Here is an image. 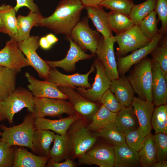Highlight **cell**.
<instances>
[{"label":"cell","instance_id":"45","mask_svg":"<svg viewBox=\"0 0 167 167\" xmlns=\"http://www.w3.org/2000/svg\"><path fill=\"white\" fill-rule=\"evenodd\" d=\"M157 161L166 160L167 157V134L159 133L154 135Z\"/></svg>","mask_w":167,"mask_h":167},{"label":"cell","instance_id":"34","mask_svg":"<svg viewBox=\"0 0 167 167\" xmlns=\"http://www.w3.org/2000/svg\"><path fill=\"white\" fill-rule=\"evenodd\" d=\"M108 14L110 28L116 35L126 31L135 25L128 15L113 11Z\"/></svg>","mask_w":167,"mask_h":167},{"label":"cell","instance_id":"1","mask_svg":"<svg viewBox=\"0 0 167 167\" xmlns=\"http://www.w3.org/2000/svg\"><path fill=\"white\" fill-rule=\"evenodd\" d=\"M84 8L79 0H61L53 14L41 19L35 26L46 28L56 34L65 35L66 38L80 21Z\"/></svg>","mask_w":167,"mask_h":167},{"label":"cell","instance_id":"18","mask_svg":"<svg viewBox=\"0 0 167 167\" xmlns=\"http://www.w3.org/2000/svg\"><path fill=\"white\" fill-rule=\"evenodd\" d=\"M24 75L29 83L28 88L34 97L68 99L67 97L61 92L58 87L54 84L45 80H38L28 72L25 73Z\"/></svg>","mask_w":167,"mask_h":167},{"label":"cell","instance_id":"11","mask_svg":"<svg viewBox=\"0 0 167 167\" xmlns=\"http://www.w3.org/2000/svg\"><path fill=\"white\" fill-rule=\"evenodd\" d=\"M115 159L113 146L96 143L78 159L80 165H96L100 167H113Z\"/></svg>","mask_w":167,"mask_h":167},{"label":"cell","instance_id":"51","mask_svg":"<svg viewBox=\"0 0 167 167\" xmlns=\"http://www.w3.org/2000/svg\"><path fill=\"white\" fill-rule=\"evenodd\" d=\"M167 161L166 160L157 161L152 166V167H167Z\"/></svg>","mask_w":167,"mask_h":167},{"label":"cell","instance_id":"32","mask_svg":"<svg viewBox=\"0 0 167 167\" xmlns=\"http://www.w3.org/2000/svg\"><path fill=\"white\" fill-rule=\"evenodd\" d=\"M54 143L50 149V158L57 162L62 161L69 157V143L66 135L55 134Z\"/></svg>","mask_w":167,"mask_h":167},{"label":"cell","instance_id":"33","mask_svg":"<svg viewBox=\"0 0 167 167\" xmlns=\"http://www.w3.org/2000/svg\"><path fill=\"white\" fill-rule=\"evenodd\" d=\"M93 133L98 139L99 138L103 139L113 146L126 143L125 134L118 130L114 122L110 123Z\"/></svg>","mask_w":167,"mask_h":167},{"label":"cell","instance_id":"2","mask_svg":"<svg viewBox=\"0 0 167 167\" xmlns=\"http://www.w3.org/2000/svg\"><path fill=\"white\" fill-rule=\"evenodd\" d=\"M35 118L34 113L29 112L24 118L22 122L18 125L8 127L1 125L0 128L2 132L0 141L9 146L27 147L37 153L32 144L33 135L36 130Z\"/></svg>","mask_w":167,"mask_h":167},{"label":"cell","instance_id":"22","mask_svg":"<svg viewBox=\"0 0 167 167\" xmlns=\"http://www.w3.org/2000/svg\"><path fill=\"white\" fill-rule=\"evenodd\" d=\"M117 100L124 107L131 106L135 93L125 75L111 80L109 88Z\"/></svg>","mask_w":167,"mask_h":167},{"label":"cell","instance_id":"13","mask_svg":"<svg viewBox=\"0 0 167 167\" xmlns=\"http://www.w3.org/2000/svg\"><path fill=\"white\" fill-rule=\"evenodd\" d=\"M93 63L90 70L86 74L75 73L66 75L61 73L56 68H50L48 78L45 80L54 84L57 86L68 87L75 89L77 87H82L89 89L91 86L88 78L92 72L95 71Z\"/></svg>","mask_w":167,"mask_h":167},{"label":"cell","instance_id":"17","mask_svg":"<svg viewBox=\"0 0 167 167\" xmlns=\"http://www.w3.org/2000/svg\"><path fill=\"white\" fill-rule=\"evenodd\" d=\"M66 39L70 42V48L66 57L59 61H46L50 68L59 67L67 72H73L76 69L75 64L77 62L95 57L92 54H86L69 37Z\"/></svg>","mask_w":167,"mask_h":167},{"label":"cell","instance_id":"24","mask_svg":"<svg viewBox=\"0 0 167 167\" xmlns=\"http://www.w3.org/2000/svg\"><path fill=\"white\" fill-rule=\"evenodd\" d=\"M103 7L100 5L86 6L84 8L87 11L88 17L92 20L97 31L106 38L113 35L109 24L108 14Z\"/></svg>","mask_w":167,"mask_h":167},{"label":"cell","instance_id":"31","mask_svg":"<svg viewBox=\"0 0 167 167\" xmlns=\"http://www.w3.org/2000/svg\"><path fill=\"white\" fill-rule=\"evenodd\" d=\"M17 74L6 67L0 66V100L8 96L16 89Z\"/></svg>","mask_w":167,"mask_h":167},{"label":"cell","instance_id":"19","mask_svg":"<svg viewBox=\"0 0 167 167\" xmlns=\"http://www.w3.org/2000/svg\"><path fill=\"white\" fill-rule=\"evenodd\" d=\"M131 105L138 120L139 126L146 136L151 133L152 127L151 121L154 104L134 96Z\"/></svg>","mask_w":167,"mask_h":167},{"label":"cell","instance_id":"52","mask_svg":"<svg viewBox=\"0 0 167 167\" xmlns=\"http://www.w3.org/2000/svg\"><path fill=\"white\" fill-rule=\"evenodd\" d=\"M0 32L7 34V32L2 24L0 16Z\"/></svg>","mask_w":167,"mask_h":167},{"label":"cell","instance_id":"30","mask_svg":"<svg viewBox=\"0 0 167 167\" xmlns=\"http://www.w3.org/2000/svg\"><path fill=\"white\" fill-rule=\"evenodd\" d=\"M118 113L110 111L101 104L93 116L91 121L87 124V128L92 133L96 132L110 123L114 122Z\"/></svg>","mask_w":167,"mask_h":167},{"label":"cell","instance_id":"26","mask_svg":"<svg viewBox=\"0 0 167 167\" xmlns=\"http://www.w3.org/2000/svg\"><path fill=\"white\" fill-rule=\"evenodd\" d=\"M44 17L40 12H33L30 11L26 16L18 15L17 32L11 38L16 42L28 39L30 36V32L32 27Z\"/></svg>","mask_w":167,"mask_h":167},{"label":"cell","instance_id":"47","mask_svg":"<svg viewBox=\"0 0 167 167\" xmlns=\"http://www.w3.org/2000/svg\"><path fill=\"white\" fill-rule=\"evenodd\" d=\"M77 166L76 163L69 158L64 161L57 162L50 158L48 160L45 166L46 167H75Z\"/></svg>","mask_w":167,"mask_h":167},{"label":"cell","instance_id":"37","mask_svg":"<svg viewBox=\"0 0 167 167\" xmlns=\"http://www.w3.org/2000/svg\"><path fill=\"white\" fill-rule=\"evenodd\" d=\"M152 127L155 134H167V106L166 104L156 106L154 109L152 119Z\"/></svg>","mask_w":167,"mask_h":167},{"label":"cell","instance_id":"14","mask_svg":"<svg viewBox=\"0 0 167 167\" xmlns=\"http://www.w3.org/2000/svg\"><path fill=\"white\" fill-rule=\"evenodd\" d=\"M0 66L6 67L18 74L29 66L24 55L12 38L7 41L0 50Z\"/></svg>","mask_w":167,"mask_h":167},{"label":"cell","instance_id":"4","mask_svg":"<svg viewBox=\"0 0 167 167\" xmlns=\"http://www.w3.org/2000/svg\"><path fill=\"white\" fill-rule=\"evenodd\" d=\"M24 108L34 113V96L29 90L20 87L8 96L0 100V122L6 120L11 125L15 114Z\"/></svg>","mask_w":167,"mask_h":167},{"label":"cell","instance_id":"7","mask_svg":"<svg viewBox=\"0 0 167 167\" xmlns=\"http://www.w3.org/2000/svg\"><path fill=\"white\" fill-rule=\"evenodd\" d=\"M34 103L33 113L36 118L59 117L64 113L71 115L78 113L65 100L34 97Z\"/></svg>","mask_w":167,"mask_h":167},{"label":"cell","instance_id":"5","mask_svg":"<svg viewBox=\"0 0 167 167\" xmlns=\"http://www.w3.org/2000/svg\"><path fill=\"white\" fill-rule=\"evenodd\" d=\"M152 59L146 57L134 65L127 79L135 93L143 100L153 102L152 92Z\"/></svg>","mask_w":167,"mask_h":167},{"label":"cell","instance_id":"36","mask_svg":"<svg viewBox=\"0 0 167 167\" xmlns=\"http://www.w3.org/2000/svg\"><path fill=\"white\" fill-rule=\"evenodd\" d=\"M156 0H146L132 7L128 15L134 24L139 26L141 21L149 14L154 10Z\"/></svg>","mask_w":167,"mask_h":167},{"label":"cell","instance_id":"38","mask_svg":"<svg viewBox=\"0 0 167 167\" xmlns=\"http://www.w3.org/2000/svg\"><path fill=\"white\" fill-rule=\"evenodd\" d=\"M156 16L157 14L154 10L144 18L139 25L143 34L151 40L160 33L157 28L159 20Z\"/></svg>","mask_w":167,"mask_h":167},{"label":"cell","instance_id":"42","mask_svg":"<svg viewBox=\"0 0 167 167\" xmlns=\"http://www.w3.org/2000/svg\"><path fill=\"white\" fill-rule=\"evenodd\" d=\"M16 147L0 141V167H13Z\"/></svg>","mask_w":167,"mask_h":167},{"label":"cell","instance_id":"9","mask_svg":"<svg viewBox=\"0 0 167 167\" xmlns=\"http://www.w3.org/2000/svg\"><path fill=\"white\" fill-rule=\"evenodd\" d=\"M114 36L118 45L115 53L117 57L124 56L129 53L140 48L152 40L143 34L139 26L135 25Z\"/></svg>","mask_w":167,"mask_h":167},{"label":"cell","instance_id":"12","mask_svg":"<svg viewBox=\"0 0 167 167\" xmlns=\"http://www.w3.org/2000/svg\"><path fill=\"white\" fill-rule=\"evenodd\" d=\"M115 42V38L113 36L106 38L101 36L95 52L96 56L102 63L111 80L119 76L114 52Z\"/></svg>","mask_w":167,"mask_h":167},{"label":"cell","instance_id":"16","mask_svg":"<svg viewBox=\"0 0 167 167\" xmlns=\"http://www.w3.org/2000/svg\"><path fill=\"white\" fill-rule=\"evenodd\" d=\"M164 36L160 33L145 46L133 51L128 55L117 57L116 62L119 75H125L133 65L146 57L157 46Z\"/></svg>","mask_w":167,"mask_h":167},{"label":"cell","instance_id":"50","mask_svg":"<svg viewBox=\"0 0 167 167\" xmlns=\"http://www.w3.org/2000/svg\"><path fill=\"white\" fill-rule=\"evenodd\" d=\"M45 36L49 43L52 45L58 41V38L54 35L51 33Z\"/></svg>","mask_w":167,"mask_h":167},{"label":"cell","instance_id":"49","mask_svg":"<svg viewBox=\"0 0 167 167\" xmlns=\"http://www.w3.org/2000/svg\"><path fill=\"white\" fill-rule=\"evenodd\" d=\"M39 46L44 49H48L52 46L48 41L45 36L42 37L39 40Z\"/></svg>","mask_w":167,"mask_h":167},{"label":"cell","instance_id":"40","mask_svg":"<svg viewBox=\"0 0 167 167\" xmlns=\"http://www.w3.org/2000/svg\"><path fill=\"white\" fill-rule=\"evenodd\" d=\"M134 4L132 0H104L100 5L111 11L128 15Z\"/></svg>","mask_w":167,"mask_h":167},{"label":"cell","instance_id":"3","mask_svg":"<svg viewBox=\"0 0 167 167\" xmlns=\"http://www.w3.org/2000/svg\"><path fill=\"white\" fill-rule=\"evenodd\" d=\"M88 123L82 117L74 122L67 131L69 157L73 160L81 158L97 140L93 133L87 129Z\"/></svg>","mask_w":167,"mask_h":167},{"label":"cell","instance_id":"15","mask_svg":"<svg viewBox=\"0 0 167 167\" xmlns=\"http://www.w3.org/2000/svg\"><path fill=\"white\" fill-rule=\"evenodd\" d=\"M58 87L59 90L67 97L68 101L74 110L90 122L93 115L100 107L101 104L86 99L73 88L66 87Z\"/></svg>","mask_w":167,"mask_h":167},{"label":"cell","instance_id":"39","mask_svg":"<svg viewBox=\"0 0 167 167\" xmlns=\"http://www.w3.org/2000/svg\"><path fill=\"white\" fill-rule=\"evenodd\" d=\"M152 61L156 62L167 74V36L165 35L150 54Z\"/></svg>","mask_w":167,"mask_h":167},{"label":"cell","instance_id":"10","mask_svg":"<svg viewBox=\"0 0 167 167\" xmlns=\"http://www.w3.org/2000/svg\"><path fill=\"white\" fill-rule=\"evenodd\" d=\"M93 64L96 73L94 82L91 88L86 89L77 87L76 92L82 96L93 102L100 104V100L103 94L109 89L111 80L108 76L101 62L96 58Z\"/></svg>","mask_w":167,"mask_h":167},{"label":"cell","instance_id":"27","mask_svg":"<svg viewBox=\"0 0 167 167\" xmlns=\"http://www.w3.org/2000/svg\"><path fill=\"white\" fill-rule=\"evenodd\" d=\"M114 123L118 130L124 134L139 126L131 105L124 107L118 112Z\"/></svg>","mask_w":167,"mask_h":167},{"label":"cell","instance_id":"46","mask_svg":"<svg viewBox=\"0 0 167 167\" xmlns=\"http://www.w3.org/2000/svg\"><path fill=\"white\" fill-rule=\"evenodd\" d=\"M16 4L14 8L16 12L23 6L28 8L30 11L33 12H40L36 5L34 2V0H16Z\"/></svg>","mask_w":167,"mask_h":167},{"label":"cell","instance_id":"6","mask_svg":"<svg viewBox=\"0 0 167 167\" xmlns=\"http://www.w3.org/2000/svg\"><path fill=\"white\" fill-rule=\"evenodd\" d=\"M88 16L83 17L74 27L69 37L84 52L89 50L96 56L95 52L101 36L90 28Z\"/></svg>","mask_w":167,"mask_h":167},{"label":"cell","instance_id":"25","mask_svg":"<svg viewBox=\"0 0 167 167\" xmlns=\"http://www.w3.org/2000/svg\"><path fill=\"white\" fill-rule=\"evenodd\" d=\"M49 156L35 155L23 147L16 146L13 167H44Z\"/></svg>","mask_w":167,"mask_h":167},{"label":"cell","instance_id":"29","mask_svg":"<svg viewBox=\"0 0 167 167\" xmlns=\"http://www.w3.org/2000/svg\"><path fill=\"white\" fill-rule=\"evenodd\" d=\"M138 152L141 166L152 167L157 161L154 135L150 133L145 137L143 144Z\"/></svg>","mask_w":167,"mask_h":167},{"label":"cell","instance_id":"48","mask_svg":"<svg viewBox=\"0 0 167 167\" xmlns=\"http://www.w3.org/2000/svg\"><path fill=\"white\" fill-rule=\"evenodd\" d=\"M84 6H96L100 5L104 0H79Z\"/></svg>","mask_w":167,"mask_h":167},{"label":"cell","instance_id":"28","mask_svg":"<svg viewBox=\"0 0 167 167\" xmlns=\"http://www.w3.org/2000/svg\"><path fill=\"white\" fill-rule=\"evenodd\" d=\"M55 133L51 131L36 129L34 133L33 145L37 153L41 156H49L50 147L54 141Z\"/></svg>","mask_w":167,"mask_h":167},{"label":"cell","instance_id":"23","mask_svg":"<svg viewBox=\"0 0 167 167\" xmlns=\"http://www.w3.org/2000/svg\"><path fill=\"white\" fill-rule=\"evenodd\" d=\"M115 153L114 167H137L141 166L138 152L126 143L113 146Z\"/></svg>","mask_w":167,"mask_h":167},{"label":"cell","instance_id":"35","mask_svg":"<svg viewBox=\"0 0 167 167\" xmlns=\"http://www.w3.org/2000/svg\"><path fill=\"white\" fill-rule=\"evenodd\" d=\"M16 11L12 6L5 4L0 6V16L8 34L11 38L17 32Z\"/></svg>","mask_w":167,"mask_h":167},{"label":"cell","instance_id":"8","mask_svg":"<svg viewBox=\"0 0 167 167\" xmlns=\"http://www.w3.org/2000/svg\"><path fill=\"white\" fill-rule=\"evenodd\" d=\"M38 36H32L17 43L18 48L25 56L29 66L36 71L40 78L45 80L48 78L50 68L36 52L40 46Z\"/></svg>","mask_w":167,"mask_h":167},{"label":"cell","instance_id":"43","mask_svg":"<svg viewBox=\"0 0 167 167\" xmlns=\"http://www.w3.org/2000/svg\"><path fill=\"white\" fill-rule=\"evenodd\" d=\"M100 103L109 110L113 113H118L125 107L117 100L114 94L109 89L102 96Z\"/></svg>","mask_w":167,"mask_h":167},{"label":"cell","instance_id":"53","mask_svg":"<svg viewBox=\"0 0 167 167\" xmlns=\"http://www.w3.org/2000/svg\"><path fill=\"white\" fill-rule=\"evenodd\" d=\"M1 135V131H0V136Z\"/></svg>","mask_w":167,"mask_h":167},{"label":"cell","instance_id":"20","mask_svg":"<svg viewBox=\"0 0 167 167\" xmlns=\"http://www.w3.org/2000/svg\"><path fill=\"white\" fill-rule=\"evenodd\" d=\"M152 72V92L153 102L156 107L166 104L167 102V74L156 62L153 61Z\"/></svg>","mask_w":167,"mask_h":167},{"label":"cell","instance_id":"41","mask_svg":"<svg viewBox=\"0 0 167 167\" xmlns=\"http://www.w3.org/2000/svg\"><path fill=\"white\" fill-rule=\"evenodd\" d=\"M125 135L126 144L138 152L142 146L146 136L142 129L139 126L137 129Z\"/></svg>","mask_w":167,"mask_h":167},{"label":"cell","instance_id":"44","mask_svg":"<svg viewBox=\"0 0 167 167\" xmlns=\"http://www.w3.org/2000/svg\"><path fill=\"white\" fill-rule=\"evenodd\" d=\"M161 23L159 32L165 35L167 32V0H156L155 9Z\"/></svg>","mask_w":167,"mask_h":167},{"label":"cell","instance_id":"21","mask_svg":"<svg viewBox=\"0 0 167 167\" xmlns=\"http://www.w3.org/2000/svg\"><path fill=\"white\" fill-rule=\"evenodd\" d=\"M83 117L76 113L67 117L56 120L47 119L45 117L35 118V124L36 129L49 130L62 135H66L70 126L75 121Z\"/></svg>","mask_w":167,"mask_h":167}]
</instances>
